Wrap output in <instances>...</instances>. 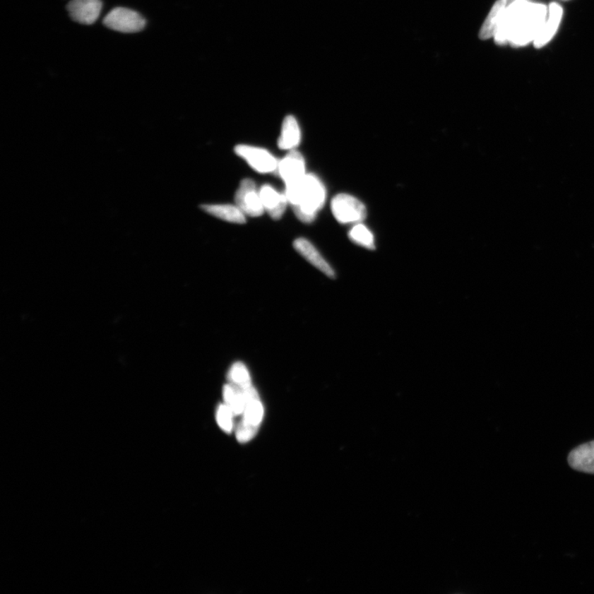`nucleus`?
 Listing matches in <instances>:
<instances>
[{"instance_id": "aec40b11", "label": "nucleus", "mask_w": 594, "mask_h": 594, "mask_svg": "<svg viewBox=\"0 0 594 594\" xmlns=\"http://www.w3.org/2000/svg\"><path fill=\"white\" fill-rule=\"evenodd\" d=\"M234 417L235 416L233 412L227 405H220L218 407L217 411L218 424L225 433H232L234 428Z\"/></svg>"}, {"instance_id": "412c9836", "label": "nucleus", "mask_w": 594, "mask_h": 594, "mask_svg": "<svg viewBox=\"0 0 594 594\" xmlns=\"http://www.w3.org/2000/svg\"><path fill=\"white\" fill-rule=\"evenodd\" d=\"M508 6L509 4H513L515 2L519 1V0H506Z\"/></svg>"}, {"instance_id": "6ab92c4d", "label": "nucleus", "mask_w": 594, "mask_h": 594, "mask_svg": "<svg viewBox=\"0 0 594 594\" xmlns=\"http://www.w3.org/2000/svg\"><path fill=\"white\" fill-rule=\"evenodd\" d=\"M227 379L229 383L239 388L252 386L249 371L242 362H237L230 368Z\"/></svg>"}, {"instance_id": "6e6552de", "label": "nucleus", "mask_w": 594, "mask_h": 594, "mask_svg": "<svg viewBox=\"0 0 594 594\" xmlns=\"http://www.w3.org/2000/svg\"><path fill=\"white\" fill-rule=\"evenodd\" d=\"M102 8L101 0H71L67 11L73 21L91 25L100 18Z\"/></svg>"}, {"instance_id": "f3484780", "label": "nucleus", "mask_w": 594, "mask_h": 594, "mask_svg": "<svg viewBox=\"0 0 594 594\" xmlns=\"http://www.w3.org/2000/svg\"><path fill=\"white\" fill-rule=\"evenodd\" d=\"M223 398L225 404L232 410L234 416L244 414L245 397L242 388L228 383L223 388Z\"/></svg>"}, {"instance_id": "423d86ee", "label": "nucleus", "mask_w": 594, "mask_h": 594, "mask_svg": "<svg viewBox=\"0 0 594 594\" xmlns=\"http://www.w3.org/2000/svg\"><path fill=\"white\" fill-rule=\"evenodd\" d=\"M234 152L259 173H273L278 170L279 162L266 150L259 147L239 145L235 146Z\"/></svg>"}, {"instance_id": "dca6fc26", "label": "nucleus", "mask_w": 594, "mask_h": 594, "mask_svg": "<svg viewBox=\"0 0 594 594\" xmlns=\"http://www.w3.org/2000/svg\"><path fill=\"white\" fill-rule=\"evenodd\" d=\"M508 6L506 0H498L494 4L487 18H486L482 28L480 31V38L482 40H487L491 37H494L497 32L499 24L501 21L503 14Z\"/></svg>"}, {"instance_id": "7ed1b4c3", "label": "nucleus", "mask_w": 594, "mask_h": 594, "mask_svg": "<svg viewBox=\"0 0 594 594\" xmlns=\"http://www.w3.org/2000/svg\"><path fill=\"white\" fill-rule=\"evenodd\" d=\"M333 217L341 224L360 223L367 217V208L361 201L348 194H338L333 198Z\"/></svg>"}, {"instance_id": "a211bd4d", "label": "nucleus", "mask_w": 594, "mask_h": 594, "mask_svg": "<svg viewBox=\"0 0 594 594\" xmlns=\"http://www.w3.org/2000/svg\"><path fill=\"white\" fill-rule=\"evenodd\" d=\"M348 237L353 243L360 245L368 249H375V239L374 235L371 230L368 229L365 225L357 223L353 227Z\"/></svg>"}, {"instance_id": "4468645a", "label": "nucleus", "mask_w": 594, "mask_h": 594, "mask_svg": "<svg viewBox=\"0 0 594 594\" xmlns=\"http://www.w3.org/2000/svg\"><path fill=\"white\" fill-rule=\"evenodd\" d=\"M301 129L298 122L293 116L285 117L281 136L278 139V147L281 150H292L300 144Z\"/></svg>"}, {"instance_id": "0eeeda50", "label": "nucleus", "mask_w": 594, "mask_h": 594, "mask_svg": "<svg viewBox=\"0 0 594 594\" xmlns=\"http://www.w3.org/2000/svg\"><path fill=\"white\" fill-rule=\"evenodd\" d=\"M245 397V407L243 419L238 425L259 430L261 424L264 410L259 393L253 386L242 388Z\"/></svg>"}, {"instance_id": "f257e3e1", "label": "nucleus", "mask_w": 594, "mask_h": 594, "mask_svg": "<svg viewBox=\"0 0 594 594\" xmlns=\"http://www.w3.org/2000/svg\"><path fill=\"white\" fill-rule=\"evenodd\" d=\"M547 17L548 7L545 4L529 0L509 4L494 34V41L499 45L527 46L536 40Z\"/></svg>"}, {"instance_id": "2eb2a0df", "label": "nucleus", "mask_w": 594, "mask_h": 594, "mask_svg": "<svg viewBox=\"0 0 594 594\" xmlns=\"http://www.w3.org/2000/svg\"><path fill=\"white\" fill-rule=\"evenodd\" d=\"M205 213L225 220V222L244 224L246 222L245 215L237 206L233 205H203Z\"/></svg>"}, {"instance_id": "9b49d317", "label": "nucleus", "mask_w": 594, "mask_h": 594, "mask_svg": "<svg viewBox=\"0 0 594 594\" xmlns=\"http://www.w3.org/2000/svg\"><path fill=\"white\" fill-rule=\"evenodd\" d=\"M563 16V8L557 3H552L548 7V17L545 23L542 31L540 32L536 40L533 42L536 48L546 46L556 35Z\"/></svg>"}, {"instance_id": "39448f33", "label": "nucleus", "mask_w": 594, "mask_h": 594, "mask_svg": "<svg viewBox=\"0 0 594 594\" xmlns=\"http://www.w3.org/2000/svg\"><path fill=\"white\" fill-rule=\"evenodd\" d=\"M234 201L244 214L249 217L258 218L265 212L256 184L251 179L242 180L235 194Z\"/></svg>"}, {"instance_id": "9d476101", "label": "nucleus", "mask_w": 594, "mask_h": 594, "mask_svg": "<svg viewBox=\"0 0 594 594\" xmlns=\"http://www.w3.org/2000/svg\"><path fill=\"white\" fill-rule=\"evenodd\" d=\"M259 194L265 212L274 220L282 218L288 203L286 195L278 193L270 185H263Z\"/></svg>"}, {"instance_id": "f8f14e48", "label": "nucleus", "mask_w": 594, "mask_h": 594, "mask_svg": "<svg viewBox=\"0 0 594 594\" xmlns=\"http://www.w3.org/2000/svg\"><path fill=\"white\" fill-rule=\"evenodd\" d=\"M568 463L574 470L594 474V441L572 450L568 456Z\"/></svg>"}, {"instance_id": "1a4fd4ad", "label": "nucleus", "mask_w": 594, "mask_h": 594, "mask_svg": "<svg viewBox=\"0 0 594 594\" xmlns=\"http://www.w3.org/2000/svg\"><path fill=\"white\" fill-rule=\"evenodd\" d=\"M277 171L285 184H292L307 174L305 160L300 152L296 150H290L289 153L279 161Z\"/></svg>"}, {"instance_id": "20e7f679", "label": "nucleus", "mask_w": 594, "mask_h": 594, "mask_svg": "<svg viewBox=\"0 0 594 594\" xmlns=\"http://www.w3.org/2000/svg\"><path fill=\"white\" fill-rule=\"evenodd\" d=\"M104 24L114 31L135 33L143 30L146 20L139 13L130 8L119 7L107 13L104 19Z\"/></svg>"}, {"instance_id": "ddd939ff", "label": "nucleus", "mask_w": 594, "mask_h": 594, "mask_svg": "<svg viewBox=\"0 0 594 594\" xmlns=\"http://www.w3.org/2000/svg\"><path fill=\"white\" fill-rule=\"evenodd\" d=\"M293 245L299 254L302 255L309 263L321 270L326 276L331 278L335 277V271H333L331 265L326 261V259L322 257V255L319 253L318 250L309 240L304 238L297 239L295 240Z\"/></svg>"}, {"instance_id": "f03ea898", "label": "nucleus", "mask_w": 594, "mask_h": 594, "mask_svg": "<svg viewBox=\"0 0 594 594\" xmlns=\"http://www.w3.org/2000/svg\"><path fill=\"white\" fill-rule=\"evenodd\" d=\"M285 195L297 218L304 223H311L325 205L326 190L320 179L310 174L286 185Z\"/></svg>"}]
</instances>
